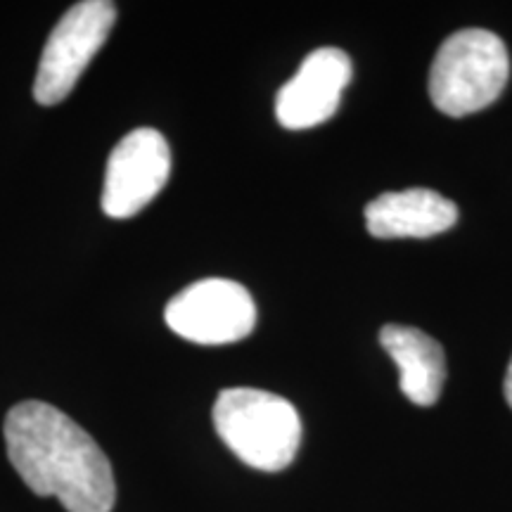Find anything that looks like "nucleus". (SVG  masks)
Segmentation results:
<instances>
[{"label":"nucleus","mask_w":512,"mask_h":512,"mask_svg":"<svg viewBox=\"0 0 512 512\" xmlns=\"http://www.w3.org/2000/svg\"><path fill=\"white\" fill-rule=\"evenodd\" d=\"M211 418L223 444L254 470H285L302 446V418L297 408L264 389H223Z\"/></svg>","instance_id":"nucleus-2"},{"label":"nucleus","mask_w":512,"mask_h":512,"mask_svg":"<svg viewBox=\"0 0 512 512\" xmlns=\"http://www.w3.org/2000/svg\"><path fill=\"white\" fill-rule=\"evenodd\" d=\"M3 434L12 467L36 496H55L67 512H112L117 484L110 458L60 408L17 403Z\"/></svg>","instance_id":"nucleus-1"},{"label":"nucleus","mask_w":512,"mask_h":512,"mask_svg":"<svg viewBox=\"0 0 512 512\" xmlns=\"http://www.w3.org/2000/svg\"><path fill=\"white\" fill-rule=\"evenodd\" d=\"M351 74H354V67L344 50H313L302 62L299 72L278 91L275 117L280 126L290 131H304L335 117Z\"/></svg>","instance_id":"nucleus-7"},{"label":"nucleus","mask_w":512,"mask_h":512,"mask_svg":"<svg viewBox=\"0 0 512 512\" xmlns=\"http://www.w3.org/2000/svg\"><path fill=\"white\" fill-rule=\"evenodd\" d=\"M114 22H117V5L110 0H83L64 12V17L50 31L38 62L34 81L38 105L53 107L74 91L81 74L110 38Z\"/></svg>","instance_id":"nucleus-4"},{"label":"nucleus","mask_w":512,"mask_h":512,"mask_svg":"<svg viewBox=\"0 0 512 512\" xmlns=\"http://www.w3.org/2000/svg\"><path fill=\"white\" fill-rule=\"evenodd\" d=\"M510 79V57L494 31L463 29L448 36L432 62L430 98L446 117H467L494 105Z\"/></svg>","instance_id":"nucleus-3"},{"label":"nucleus","mask_w":512,"mask_h":512,"mask_svg":"<svg viewBox=\"0 0 512 512\" xmlns=\"http://www.w3.org/2000/svg\"><path fill=\"white\" fill-rule=\"evenodd\" d=\"M164 318L178 337L219 347L252 335L256 306L252 294L235 280L207 278L178 292L166 304Z\"/></svg>","instance_id":"nucleus-5"},{"label":"nucleus","mask_w":512,"mask_h":512,"mask_svg":"<svg viewBox=\"0 0 512 512\" xmlns=\"http://www.w3.org/2000/svg\"><path fill=\"white\" fill-rule=\"evenodd\" d=\"M505 401H508V406L512 408V358H510L508 373H505Z\"/></svg>","instance_id":"nucleus-10"},{"label":"nucleus","mask_w":512,"mask_h":512,"mask_svg":"<svg viewBox=\"0 0 512 512\" xmlns=\"http://www.w3.org/2000/svg\"><path fill=\"white\" fill-rule=\"evenodd\" d=\"M458 207L439 192L411 188L384 192L366 207V228L373 238H432L456 226Z\"/></svg>","instance_id":"nucleus-8"},{"label":"nucleus","mask_w":512,"mask_h":512,"mask_svg":"<svg viewBox=\"0 0 512 512\" xmlns=\"http://www.w3.org/2000/svg\"><path fill=\"white\" fill-rule=\"evenodd\" d=\"M171 176V150L155 128H136L119 140L107 159L102 211L110 219H131L143 211Z\"/></svg>","instance_id":"nucleus-6"},{"label":"nucleus","mask_w":512,"mask_h":512,"mask_svg":"<svg viewBox=\"0 0 512 512\" xmlns=\"http://www.w3.org/2000/svg\"><path fill=\"white\" fill-rule=\"evenodd\" d=\"M380 342L399 368L406 399L415 406L437 403L446 380V356L437 339L408 325H384Z\"/></svg>","instance_id":"nucleus-9"}]
</instances>
